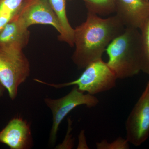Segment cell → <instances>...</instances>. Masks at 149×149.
Returning <instances> with one entry per match:
<instances>
[{
    "instance_id": "cell-4",
    "label": "cell",
    "mask_w": 149,
    "mask_h": 149,
    "mask_svg": "<svg viewBox=\"0 0 149 149\" xmlns=\"http://www.w3.org/2000/svg\"><path fill=\"white\" fill-rule=\"evenodd\" d=\"M117 77L107 63L102 59L91 63L85 67L81 75L74 81L62 84H51L39 79L35 81L56 89L76 86L80 91L94 95L111 90L116 86Z\"/></svg>"
},
{
    "instance_id": "cell-8",
    "label": "cell",
    "mask_w": 149,
    "mask_h": 149,
    "mask_svg": "<svg viewBox=\"0 0 149 149\" xmlns=\"http://www.w3.org/2000/svg\"><path fill=\"white\" fill-rule=\"evenodd\" d=\"M115 13L125 28L140 29L149 18V1L116 0Z\"/></svg>"
},
{
    "instance_id": "cell-1",
    "label": "cell",
    "mask_w": 149,
    "mask_h": 149,
    "mask_svg": "<svg viewBox=\"0 0 149 149\" xmlns=\"http://www.w3.org/2000/svg\"><path fill=\"white\" fill-rule=\"evenodd\" d=\"M125 27L116 15L102 18L88 13L86 20L74 29L72 61L79 69L101 59L107 47Z\"/></svg>"
},
{
    "instance_id": "cell-7",
    "label": "cell",
    "mask_w": 149,
    "mask_h": 149,
    "mask_svg": "<svg viewBox=\"0 0 149 149\" xmlns=\"http://www.w3.org/2000/svg\"><path fill=\"white\" fill-rule=\"evenodd\" d=\"M15 17L27 28L45 24L53 27L59 34L61 32L58 19L48 0H24Z\"/></svg>"
},
{
    "instance_id": "cell-14",
    "label": "cell",
    "mask_w": 149,
    "mask_h": 149,
    "mask_svg": "<svg viewBox=\"0 0 149 149\" xmlns=\"http://www.w3.org/2000/svg\"><path fill=\"white\" fill-rule=\"evenodd\" d=\"M141 70L149 75V18L140 29Z\"/></svg>"
},
{
    "instance_id": "cell-12",
    "label": "cell",
    "mask_w": 149,
    "mask_h": 149,
    "mask_svg": "<svg viewBox=\"0 0 149 149\" xmlns=\"http://www.w3.org/2000/svg\"><path fill=\"white\" fill-rule=\"evenodd\" d=\"M24 0H0V32L18 12Z\"/></svg>"
},
{
    "instance_id": "cell-16",
    "label": "cell",
    "mask_w": 149,
    "mask_h": 149,
    "mask_svg": "<svg viewBox=\"0 0 149 149\" xmlns=\"http://www.w3.org/2000/svg\"><path fill=\"white\" fill-rule=\"evenodd\" d=\"M5 90L6 89L3 87V85L0 83V98L3 95Z\"/></svg>"
},
{
    "instance_id": "cell-5",
    "label": "cell",
    "mask_w": 149,
    "mask_h": 149,
    "mask_svg": "<svg viewBox=\"0 0 149 149\" xmlns=\"http://www.w3.org/2000/svg\"><path fill=\"white\" fill-rule=\"evenodd\" d=\"M84 93L74 86L69 93L62 97L44 99L45 103L50 109L52 115V125L49 136L51 145L55 143L59 125L70 111L79 106L85 105L91 108L99 104V100L95 96Z\"/></svg>"
},
{
    "instance_id": "cell-15",
    "label": "cell",
    "mask_w": 149,
    "mask_h": 149,
    "mask_svg": "<svg viewBox=\"0 0 149 149\" xmlns=\"http://www.w3.org/2000/svg\"><path fill=\"white\" fill-rule=\"evenodd\" d=\"M128 142L126 139L119 137L116 140L109 143L107 141H102L96 143L98 149H127L129 148Z\"/></svg>"
},
{
    "instance_id": "cell-10",
    "label": "cell",
    "mask_w": 149,
    "mask_h": 149,
    "mask_svg": "<svg viewBox=\"0 0 149 149\" xmlns=\"http://www.w3.org/2000/svg\"><path fill=\"white\" fill-rule=\"evenodd\" d=\"M30 32L15 17L0 32V46L15 45L24 49L29 43Z\"/></svg>"
},
{
    "instance_id": "cell-18",
    "label": "cell",
    "mask_w": 149,
    "mask_h": 149,
    "mask_svg": "<svg viewBox=\"0 0 149 149\" xmlns=\"http://www.w3.org/2000/svg\"><path fill=\"white\" fill-rule=\"evenodd\" d=\"M146 1H149V0H146Z\"/></svg>"
},
{
    "instance_id": "cell-3",
    "label": "cell",
    "mask_w": 149,
    "mask_h": 149,
    "mask_svg": "<svg viewBox=\"0 0 149 149\" xmlns=\"http://www.w3.org/2000/svg\"><path fill=\"white\" fill-rule=\"evenodd\" d=\"M30 63L23 49L15 45L0 46V83L12 100L30 74Z\"/></svg>"
},
{
    "instance_id": "cell-13",
    "label": "cell",
    "mask_w": 149,
    "mask_h": 149,
    "mask_svg": "<svg viewBox=\"0 0 149 149\" xmlns=\"http://www.w3.org/2000/svg\"><path fill=\"white\" fill-rule=\"evenodd\" d=\"M88 13L106 16L115 13L116 0H82Z\"/></svg>"
},
{
    "instance_id": "cell-17",
    "label": "cell",
    "mask_w": 149,
    "mask_h": 149,
    "mask_svg": "<svg viewBox=\"0 0 149 149\" xmlns=\"http://www.w3.org/2000/svg\"><path fill=\"white\" fill-rule=\"evenodd\" d=\"M68 1H72V0H68Z\"/></svg>"
},
{
    "instance_id": "cell-2",
    "label": "cell",
    "mask_w": 149,
    "mask_h": 149,
    "mask_svg": "<svg viewBox=\"0 0 149 149\" xmlns=\"http://www.w3.org/2000/svg\"><path fill=\"white\" fill-rule=\"evenodd\" d=\"M108 65L117 79H124L141 70V34L139 29L125 28L110 43L106 49Z\"/></svg>"
},
{
    "instance_id": "cell-6",
    "label": "cell",
    "mask_w": 149,
    "mask_h": 149,
    "mask_svg": "<svg viewBox=\"0 0 149 149\" xmlns=\"http://www.w3.org/2000/svg\"><path fill=\"white\" fill-rule=\"evenodd\" d=\"M126 139L139 146L149 137V81L133 107L125 124Z\"/></svg>"
},
{
    "instance_id": "cell-9",
    "label": "cell",
    "mask_w": 149,
    "mask_h": 149,
    "mask_svg": "<svg viewBox=\"0 0 149 149\" xmlns=\"http://www.w3.org/2000/svg\"><path fill=\"white\" fill-rule=\"evenodd\" d=\"M0 143L11 149L30 148L33 139L30 125L21 118H14L0 131Z\"/></svg>"
},
{
    "instance_id": "cell-11",
    "label": "cell",
    "mask_w": 149,
    "mask_h": 149,
    "mask_svg": "<svg viewBox=\"0 0 149 149\" xmlns=\"http://www.w3.org/2000/svg\"><path fill=\"white\" fill-rule=\"evenodd\" d=\"M67 0H48L61 27V31L59 34L58 40L74 47V29L72 27L68 18L66 13Z\"/></svg>"
}]
</instances>
